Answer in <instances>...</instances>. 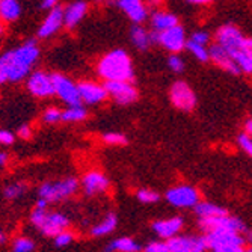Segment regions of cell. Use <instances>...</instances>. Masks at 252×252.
Here are the masks:
<instances>
[{
    "label": "cell",
    "mask_w": 252,
    "mask_h": 252,
    "mask_svg": "<svg viewBox=\"0 0 252 252\" xmlns=\"http://www.w3.org/2000/svg\"><path fill=\"white\" fill-rule=\"evenodd\" d=\"M73 240H74V234L70 233V231H66V230L65 231H61L59 234L55 236V245L58 248H65L68 245H71Z\"/></svg>",
    "instance_id": "35"
},
{
    "label": "cell",
    "mask_w": 252,
    "mask_h": 252,
    "mask_svg": "<svg viewBox=\"0 0 252 252\" xmlns=\"http://www.w3.org/2000/svg\"><path fill=\"white\" fill-rule=\"evenodd\" d=\"M209 58L218 65V66H220L223 71H226V73H230V74H239V73H242L240 71V68L237 66V63L234 62V59L228 55V52L223 49V47H220V45L216 42V44H213L212 47L209 49Z\"/></svg>",
    "instance_id": "19"
},
{
    "label": "cell",
    "mask_w": 252,
    "mask_h": 252,
    "mask_svg": "<svg viewBox=\"0 0 252 252\" xmlns=\"http://www.w3.org/2000/svg\"><path fill=\"white\" fill-rule=\"evenodd\" d=\"M14 141H15V136L11 131L0 128V145H11L14 144Z\"/></svg>",
    "instance_id": "39"
},
{
    "label": "cell",
    "mask_w": 252,
    "mask_h": 252,
    "mask_svg": "<svg viewBox=\"0 0 252 252\" xmlns=\"http://www.w3.org/2000/svg\"><path fill=\"white\" fill-rule=\"evenodd\" d=\"M79 189H80V181L77 178L68 177L59 181L44 183L38 189V195L39 198H44L49 204H52V202H59V201L74 196Z\"/></svg>",
    "instance_id": "4"
},
{
    "label": "cell",
    "mask_w": 252,
    "mask_h": 252,
    "mask_svg": "<svg viewBox=\"0 0 252 252\" xmlns=\"http://www.w3.org/2000/svg\"><path fill=\"white\" fill-rule=\"evenodd\" d=\"M88 118V112L82 104L79 106H68L65 110H62V121L63 123H82Z\"/></svg>",
    "instance_id": "27"
},
{
    "label": "cell",
    "mask_w": 252,
    "mask_h": 252,
    "mask_svg": "<svg viewBox=\"0 0 252 252\" xmlns=\"http://www.w3.org/2000/svg\"><path fill=\"white\" fill-rule=\"evenodd\" d=\"M142 246L130 237H121L113 240L104 248V252H141Z\"/></svg>",
    "instance_id": "23"
},
{
    "label": "cell",
    "mask_w": 252,
    "mask_h": 252,
    "mask_svg": "<svg viewBox=\"0 0 252 252\" xmlns=\"http://www.w3.org/2000/svg\"><path fill=\"white\" fill-rule=\"evenodd\" d=\"M188 2L192 5H209V3L215 2V0H188Z\"/></svg>",
    "instance_id": "44"
},
{
    "label": "cell",
    "mask_w": 252,
    "mask_h": 252,
    "mask_svg": "<svg viewBox=\"0 0 252 252\" xmlns=\"http://www.w3.org/2000/svg\"><path fill=\"white\" fill-rule=\"evenodd\" d=\"M142 251L144 252H171L168 243L166 242H162V240H156V242L148 243Z\"/></svg>",
    "instance_id": "36"
},
{
    "label": "cell",
    "mask_w": 252,
    "mask_h": 252,
    "mask_svg": "<svg viewBox=\"0 0 252 252\" xmlns=\"http://www.w3.org/2000/svg\"><path fill=\"white\" fill-rule=\"evenodd\" d=\"M216 42L223 47L228 53L243 47L245 36L243 33L233 25H225L216 32Z\"/></svg>",
    "instance_id": "13"
},
{
    "label": "cell",
    "mask_w": 252,
    "mask_h": 252,
    "mask_svg": "<svg viewBox=\"0 0 252 252\" xmlns=\"http://www.w3.org/2000/svg\"><path fill=\"white\" fill-rule=\"evenodd\" d=\"M239 145L242 147V150L245 153H248L252 157V137L249 134L243 133V134L239 136Z\"/></svg>",
    "instance_id": "38"
},
{
    "label": "cell",
    "mask_w": 252,
    "mask_h": 252,
    "mask_svg": "<svg viewBox=\"0 0 252 252\" xmlns=\"http://www.w3.org/2000/svg\"><path fill=\"white\" fill-rule=\"evenodd\" d=\"M52 77H53V86H55V95H58L68 106L82 104L77 83H74L71 79H68L63 74H52Z\"/></svg>",
    "instance_id": "8"
},
{
    "label": "cell",
    "mask_w": 252,
    "mask_h": 252,
    "mask_svg": "<svg viewBox=\"0 0 252 252\" xmlns=\"http://www.w3.org/2000/svg\"><path fill=\"white\" fill-rule=\"evenodd\" d=\"M42 121L47 124H56L62 121V110L58 107H49L42 113Z\"/></svg>",
    "instance_id": "33"
},
{
    "label": "cell",
    "mask_w": 252,
    "mask_h": 252,
    "mask_svg": "<svg viewBox=\"0 0 252 252\" xmlns=\"http://www.w3.org/2000/svg\"><path fill=\"white\" fill-rule=\"evenodd\" d=\"M189 39H192V41H195V42H198V44H202V45H207V44H209L210 36H209V33H207V32L198 31V32H195Z\"/></svg>",
    "instance_id": "40"
},
{
    "label": "cell",
    "mask_w": 252,
    "mask_h": 252,
    "mask_svg": "<svg viewBox=\"0 0 252 252\" xmlns=\"http://www.w3.org/2000/svg\"><path fill=\"white\" fill-rule=\"evenodd\" d=\"M35 249V243L28 237H18L14 240L12 252H32Z\"/></svg>",
    "instance_id": "32"
},
{
    "label": "cell",
    "mask_w": 252,
    "mask_h": 252,
    "mask_svg": "<svg viewBox=\"0 0 252 252\" xmlns=\"http://www.w3.org/2000/svg\"><path fill=\"white\" fill-rule=\"evenodd\" d=\"M115 3L134 25H141L147 20V6L142 0H113Z\"/></svg>",
    "instance_id": "17"
},
{
    "label": "cell",
    "mask_w": 252,
    "mask_h": 252,
    "mask_svg": "<svg viewBox=\"0 0 252 252\" xmlns=\"http://www.w3.org/2000/svg\"><path fill=\"white\" fill-rule=\"evenodd\" d=\"M28 91L36 98H47L55 95V86L52 74L44 71H35L28 76Z\"/></svg>",
    "instance_id": "11"
},
{
    "label": "cell",
    "mask_w": 252,
    "mask_h": 252,
    "mask_svg": "<svg viewBox=\"0 0 252 252\" xmlns=\"http://www.w3.org/2000/svg\"><path fill=\"white\" fill-rule=\"evenodd\" d=\"M243 252H252V248H251V249H245Z\"/></svg>",
    "instance_id": "51"
},
{
    "label": "cell",
    "mask_w": 252,
    "mask_h": 252,
    "mask_svg": "<svg viewBox=\"0 0 252 252\" xmlns=\"http://www.w3.org/2000/svg\"><path fill=\"white\" fill-rule=\"evenodd\" d=\"M5 240H6V236L3 234L2 230H0V243H5Z\"/></svg>",
    "instance_id": "48"
},
{
    "label": "cell",
    "mask_w": 252,
    "mask_h": 252,
    "mask_svg": "<svg viewBox=\"0 0 252 252\" xmlns=\"http://www.w3.org/2000/svg\"><path fill=\"white\" fill-rule=\"evenodd\" d=\"M39 58V47L33 39L26 41L14 50L0 55V85L26 79Z\"/></svg>",
    "instance_id": "1"
},
{
    "label": "cell",
    "mask_w": 252,
    "mask_h": 252,
    "mask_svg": "<svg viewBox=\"0 0 252 252\" xmlns=\"http://www.w3.org/2000/svg\"><path fill=\"white\" fill-rule=\"evenodd\" d=\"M97 73L106 82H118V80H133V63L126 50L117 49L106 53L98 65Z\"/></svg>",
    "instance_id": "2"
},
{
    "label": "cell",
    "mask_w": 252,
    "mask_h": 252,
    "mask_svg": "<svg viewBox=\"0 0 252 252\" xmlns=\"http://www.w3.org/2000/svg\"><path fill=\"white\" fill-rule=\"evenodd\" d=\"M28 190V185L23 181H17V183H12V185L6 186L5 190H3V196L9 201H14V199H18L21 198L23 195L26 193Z\"/></svg>",
    "instance_id": "29"
},
{
    "label": "cell",
    "mask_w": 252,
    "mask_h": 252,
    "mask_svg": "<svg viewBox=\"0 0 252 252\" xmlns=\"http://www.w3.org/2000/svg\"><path fill=\"white\" fill-rule=\"evenodd\" d=\"M58 5V0H41V8L42 9H52Z\"/></svg>",
    "instance_id": "42"
},
{
    "label": "cell",
    "mask_w": 252,
    "mask_h": 252,
    "mask_svg": "<svg viewBox=\"0 0 252 252\" xmlns=\"http://www.w3.org/2000/svg\"><path fill=\"white\" fill-rule=\"evenodd\" d=\"M245 133L249 134L252 137V120H249L246 124H245Z\"/></svg>",
    "instance_id": "46"
},
{
    "label": "cell",
    "mask_w": 252,
    "mask_h": 252,
    "mask_svg": "<svg viewBox=\"0 0 252 252\" xmlns=\"http://www.w3.org/2000/svg\"><path fill=\"white\" fill-rule=\"evenodd\" d=\"M136 198L144 204H153V202H157L160 199V195L154 190H150V189H139L136 192Z\"/></svg>",
    "instance_id": "34"
},
{
    "label": "cell",
    "mask_w": 252,
    "mask_h": 252,
    "mask_svg": "<svg viewBox=\"0 0 252 252\" xmlns=\"http://www.w3.org/2000/svg\"><path fill=\"white\" fill-rule=\"evenodd\" d=\"M207 249L212 252H243L245 239L242 233L230 230H218L204 236Z\"/></svg>",
    "instance_id": "5"
},
{
    "label": "cell",
    "mask_w": 252,
    "mask_h": 252,
    "mask_svg": "<svg viewBox=\"0 0 252 252\" xmlns=\"http://www.w3.org/2000/svg\"><path fill=\"white\" fill-rule=\"evenodd\" d=\"M195 213L199 218H209V216H219V215H225L228 213L223 207L212 202H198L195 205Z\"/></svg>",
    "instance_id": "28"
},
{
    "label": "cell",
    "mask_w": 252,
    "mask_h": 252,
    "mask_svg": "<svg viewBox=\"0 0 252 252\" xmlns=\"http://www.w3.org/2000/svg\"><path fill=\"white\" fill-rule=\"evenodd\" d=\"M243 49L252 55V38H245V42H243Z\"/></svg>",
    "instance_id": "43"
},
{
    "label": "cell",
    "mask_w": 252,
    "mask_h": 252,
    "mask_svg": "<svg viewBox=\"0 0 252 252\" xmlns=\"http://www.w3.org/2000/svg\"><path fill=\"white\" fill-rule=\"evenodd\" d=\"M168 66H169V70H172L174 73H181L183 70H185V62H183V59L180 56L172 55L168 59Z\"/></svg>",
    "instance_id": "37"
},
{
    "label": "cell",
    "mask_w": 252,
    "mask_h": 252,
    "mask_svg": "<svg viewBox=\"0 0 252 252\" xmlns=\"http://www.w3.org/2000/svg\"><path fill=\"white\" fill-rule=\"evenodd\" d=\"M171 252H205L207 245H205L204 237L196 236H175L166 240Z\"/></svg>",
    "instance_id": "15"
},
{
    "label": "cell",
    "mask_w": 252,
    "mask_h": 252,
    "mask_svg": "<svg viewBox=\"0 0 252 252\" xmlns=\"http://www.w3.org/2000/svg\"><path fill=\"white\" fill-rule=\"evenodd\" d=\"M101 139H103L104 144H107V145H115V147H120V145H126V144H127V137H126V134L117 133V131L104 133V134L101 136Z\"/></svg>",
    "instance_id": "31"
},
{
    "label": "cell",
    "mask_w": 252,
    "mask_h": 252,
    "mask_svg": "<svg viewBox=\"0 0 252 252\" xmlns=\"http://www.w3.org/2000/svg\"><path fill=\"white\" fill-rule=\"evenodd\" d=\"M17 134L21 137V139H29V137L32 136V130L29 126H21L17 131Z\"/></svg>",
    "instance_id": "41"
},
{
    "label": "cell",
    "mask_w": 252,
    "mask_h": 252,
    "mask_svg": "<svg viewBox=\"0 0 252 252\" xmlns=\"http://www.w3.org/2000/svg\"><path fill=\"white\" fill-rule=\"evenodd\" d=\"M130 36H131V42L133 45L141 52H145L150 45L153 44L151 41V33L148 31H145L141 25H136L131 28V32H130Z\"/></svg>",
    "instance_id": "24"
},
{
    "label": "cell",
    "mask_w": 252,
    "mask_h": 252,
    "mask_svg": "<svg viewBox=\"0 0 252 252\" xmlns=\"http://www.w3.org/2000/svg\"><path fill=\"white\" fill-rule=\"evenodd\" d=\"M199 228L205 234L212 231H218V230H230V231H237V233L246 231L245 223L240 219L230 216L228 213L219 215V216L199 218Z\"/></svg>",
    "instance_id": "7"
},
{
    "label": "cell",
    "mask_w": 252,
    "mask_h": 252,
    "mask_svg": "<svg viewBox=\"0 0 252 252\" xmlns=\"http://www.w3.org/2000/svg\"><path fill=\"white\" fill-rule=\"evenodd\" d=\"M166 201L169 204H172L174 207L189 209V207H195V205L199 202V193L192 186L181 185V186H175L166 192Z\"/></svg>",
    "instance_id": "10"
},
{
    "label": "cell",
    "mask_w": 252,
    "mask_h": 252,
    "mask_svg": "<svg viewBox=\"0 0 252 252\" xmlns=\"http://www.w3.org/2000/svg\"><path fill=\"white\" fill-rule=\"evenodd\" d=\"M109 186H110L109 178L100 171L86 172L80 181V188L86 196H95L98 193H103L109 189Z\"/></svg>",
    "instance_id": "14"
},
{
    "label": "cell",
    "mask_w": 252,
    "mask_h": 252,
    "mask_svg": "<svg viewBox=\"0 0 252 252\" xmlns=\"http://www.w3.org/2000/svg\"><path fill=\"white\" fill-rule=\"evenodd\" d=\"M147 2H148V6L156 8V6H158L160 3H162V0H147Z\"/></svg>",
    "instance_id": "47"
},
{
    "label": "cell",
    "mask_w": 252,
    "mask_h": 252,
    "mask_svg": "<svg viewBox=\"0 0 252 252\" xmlns=\"http://www.w3.org/2000/svg\"><path fill=\"white\" fill-rule=\"evenodd\" d=\"M151 41L172 53H178L186 47V32L180 25H175L163 32H151Z\"/></svg>",
    "instance_id": "6"
},
{
    "label": "cell",
    "mask_w": 252,
    "mask_h": 252,
    "mask_svg": "<svg viewBox=\"0 0 252 252\" xmlns=\"http://www.w3.org/2000/svg\"><path fill=\"white\" fill-rule=\"evenodd\" d=\"M178 25V18L166 11H154L151 15V26L156 32H163L172 26Z\"/></svg>",
    "instance_id": "22"
},
{
    "label": "cell",
    "mask_w": 252,
    "mask_h": 252,
    "mask_svg": "<svg viewBox=\"0 0 252 252\" xmlns=\"http://www.w3.org/2000/svg\"><path fill=\"white\" fill-rule=\"evenodd\" d=\"M88 12V3L83 0H77V2L70 3L66 8H63V26L68 29H74L82 18Z\"/></svg>",
    "instance_id": "20"
},
{
    "label": "cell",
    "mask_w": 252,
    "mask_h": 252,
    "mask_svg": "<svg viewBox=\"0 0 252 252\" xmlns=\"http://www.w3.org/2000/svg\"><path fill=\"white\" fill-rule=\"evenodd\" d=\"M63 26V9L59 6H55L49 9L47 17L44 18L42 25L38 29L39 38H50L53 36Z\"/></svg>",
    "instance_id": "18"
},
{
    "label": "cell",
    "mask_w": 252,
    "mask_h": 252,
    "mask_svg": "<svg viewBox=\"0 0 252 252\" xmlns=\"http://www.w3.org/2000/svg\"><path fill=\"white\" fill-rule=\"evenodd\" d=\"M169 98L171 103L183 110V112H190L196 106V95L192 91V88L186 82H175L169 89Z\"/></svg>",
    "instance_id": "9"
},
{
    "label": "cell",
    "mask_w": 252,
    "mask_h": 252,
    "mask_svg": "<svg viewBox=\"0 0 252 252\" xmlns=\"http://www.w3.org/2000/svg\"><path fill=\"white\" fill-rule=\"evenodd\" d=\"M117 225H118V218H117V215L109 213L100 223H97L95 226L91 228V236H94V237L107 236V234H110L112 231H115Z\"/></svg>",
    "instance_id": "26"
},
{
    "label": "cell",
    "mask_w": 252,
    "mask_h": 252,
    "mask_svg": "<svg viewBox=\"0 0 252 252\" xmlns=\"http://www.w3.org/2000/svg\"><path fill=\"white\" fill-rule=\"evenodd\" d=\"M183 228V219L175 216V218H169V219H163V220H156L153 223V230L154 233L162 237V239H171L178 236V233Z\"/></svg>",
    "instance_id": "21"
},
{
    "label": "cell",
    "mask_w": 252,
    "mask_h": 252,
    "mask_svg": "<svg viewBox=\"0 0 252 252\" xmlns=\"http://www.w3.org/2000/svg\"><path fill=\"white\" fill-rule=\"evenodd\" d=\"M31 222L33 226L49 237H55L61 231H65L70 226V219L63 213L59 212H49L47 209L35 207L31 213Z\"/></svg>",
    "instance_id": "3"
},
{
    "label": "cell",
    "mask_w": 252,
    "mask_h": 252,
    "mask_svg": "<svg viewBox=\"0 0 252 252\" xmlns=\"http://www.w3.org/2000/svg\"><path fill=\"white\" fill-rule=\"evenodd\" d=\"M21 14V6L18 0H0V20L12 23Z\"/></svg>",
    "instance_id": "25"
},
{
    "label": "cell",
    "mask_w": 252,
    "mask_h": 252,
    "mask_svg": "<svg viewBox=\"0 0 252 252\" xmlns=\"http://www.w3.org/2000/svg\"><path fill=\"white\" fill-rule=\"evenodd\" d=\"M0 33H2V20H0Z\"/></svg>",
    "instance_id": "50"
},
{
    "label": "cell",
    "mask_w": 252,
    "mask_h": 252,
    "mask_svg": "<svg viewBox=\"0 0 252 252\" xmlns=\"http://www.w3.org/2000/svg\"><path fill=\"white\" fill-rule=\"evenodd\" d=\"M98 3H103V2H109V0H97Z\"/></svg>",
    "instance_id": "49"
},
{
    "label": "cell",
    "mask_w": 252,
    "mask_h": 252,
    "mask_svg": "<svg viewBox=\"0 0 252 252\" xmlns=\"http://www.w3.org/2000/svg\"><path fill=\"white\" fill-rule=\"evenodd\" d=\"M186 47H188V50H189L198 61H201V62H207V61L210 59V58H209V49L205 47V45H202V44H198V42L189 39V41H186Z\"/></svg>",
    "instance_id": "30"
},
{
    "label": "cell",
    "mask_w": 252,
    "mask_h": 252,
    "mask_svg": "<svg viewBox=\"0 0 252 252\" xmlns=\"http://www.w3.org/2000/svg\"><path fill=\"white\" fill-rule=\"evenodd\" d=\"M77 88H79L82 103H86V104H98V103H103L109 97L106 86L97 82H89V80L80 82L77 83Z\"/></svg>",
    "instance_id": "16"
},
{
    "label": "cell",
    "mask_w": 252,
    "mask_h": 252,
    "mask_svg": "<svg viewBox=\"0 0 252 252\" xmlns=\"http://www.w3.org/2000/svg\"><path fill=\"white\" fill-rule=\"evenodd\" d=\"M107 94L121 106L131 104L137 100V89L128 80H118V82H106Z\"/></svg>",
    "instance_id": "12"
},
{
    "label": "cell",
    "mask_w": 252,
    "mask_h": 252,
    "mask_svg": "<svg viewBox=\"0 0 252 252\" xmlns=\"http://www.w3.org/2000/svg\"><path fill=\"white\" fill-rule=\"evenodd\" d=\"M6 162H8V154L0 151V166H5Z\"/></svg>",
    "instance_id": "45"
}]
</instances>
